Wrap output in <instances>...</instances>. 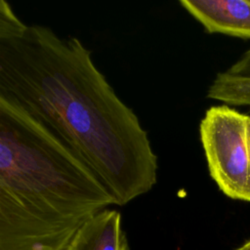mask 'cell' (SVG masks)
Here are the masks:
<instances>
[{
	"mask_svg": "<svg viewBox=\"0 0 250 250\" xmlns=\"http://www.w3.org/2000/svg\"><path fill=\"white\" fill-rule=\"evenodd\" d=\"M179 4L209 33L250 39L249 0H180Z\"/></svg>",
	"mask_w": 250,
	"mask_h": 250,
	"instance_id": "cell-4",
	"label": "cell"
},
{
	"mask_svg": "<svg viewBox=\"0 0 250 250\" xmlns=\"http://www.w3.org/2000/svg\"><path fill=\"white\" fill-rule=\"evenodd\" d=\"M207 98L231 105H250V50L210 84Z\"/></svg>",
	"mask_w": 250,
	"mask_h": 250,
	"instance_id": "cell-6",
	"label": "cell"
},
{
	"mask_svg": "<svg viewBox=\"0 0 250 250\" xmlns=\"http://www.w3.org/2000/svg\"><path fill=\"white\" fill-rule=\"evenodd\" d=\"M65 250H128L121 214L107 208L99 212L76 231Z\"/></svg>",
	"mask_w": 250,
	"mask_h": 250,
	"instance_id": "cell-5",
	"label": "cell"
},
{
	"mask_svg": "<svg viewBox=\"0 0 250 250\" xmlns=\"http://www.w3.org/2000/svg\"><path fill=\"white\" fill-rule=\"evenodd\" d=\"M0 93L69 145L116 205L148 192L157 156L137 114L115 93L76 37L21 21L0 1Z\"/></svg>",
	"mask_w": 250,
	"mask_h": 250,
	"instance_id": "cell-1",
	"label": "cell"
},
{
	"mask_svg": "<svg viewBox=\"0 0 250 250\" xmlns=\"http://www.w3.org/2000/svg\"><path fill=\"white\" fill-rule=\"evenodd\" d=\"M199 135L211 178L229 197L250 202V115L227 104L209 107Z\"/></svg>",
	"mask_w": 250,
	"mask_h": 250,
	"instance_id": "cell-3",
	"label": "cell"
},
{
	"mask_svg": "<svg viewBox=\"0 0 250 250\" xmlns=\"http://www.w3.org/2000/svg\"><path fill=\"white\" fill-rule=\"evenodd\" d=\"M235 250H250V240L247 241L246 243H244L243 245H241L240 247L236 248Z\"/></svg>",
	"mask_w": 250,
	"mask_h": 250,
	"instance_id": "cell-7",
	"label": "cell"
},
{
	"mask_svg": "<svg viewBox=\"0 0 250 250\" xmlns=\"http://www.w3.org/2000/svg\"><path fill=\"white\" fill-rule=\"evenodd\" d=\"M115 200L91 166L0 93V250H65Z\"/></svg>",
	"mask_w": 250,
	"mask_h": 250,
	"instance_id": "cell-2",
	"label": "cell"
}]
</instances>
